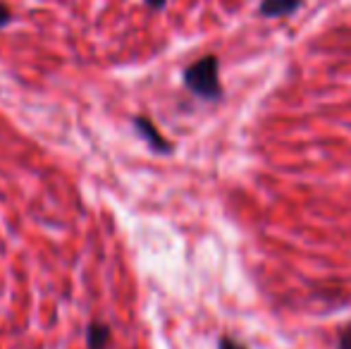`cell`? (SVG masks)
I'll return each instance as SVG.
<instances>
[{"label": "cell", "mask_w": 351, "mask_h": 349, "mask_svg": "<svg viewBox=\"0 0 351 349\" xmlns=\"http://www.w3.org/2000/svg\"><path fill=\"white\" fill-rule=\"evenodd\" d=\"M337 349H351V323L344 328V333L339 335V342H337Z\"/></svg>", "instance_id": "cell-6"}, {"label": "cell", "mask_w": 351, "mask_h": 349, "mask_svg": "<svg viewBox=\"0 0 351 349\" xmlns=\"http://www.w3.org/2000/svg\"><path fill=\"white\" fill-rule=\"evenodd\" d=\"M134 127H136V132H139L141 139L146 141L153 151H158V154H170L172 151V144L167 139H162V134L156 130V125H153L148 117H136Z\"/></svg>", "instance_id": "cell-2"}, {"label": "cell", "mask_w": 351, "mask_h": 349, "mask_svg": "<svg viewBox=\"0 0 351 349\" xmlns=\"http://www.w3.org/2000/svg\"><path fill=\"white\" fill-rule=\"evenodd\" d=\"M10 17H12V12H10V8L5 3H0V27H5V24L10 22Z\"/></svg>", "instance_id": "cell-7"}, {"label": "cell", "mask_w": 351, "mask_h": 349, "mask_svg": "<svg viewBox=\"0 0 351 349\" xmlns=\"http://www.w3.org/2000/svg\"><path fill=\"white\" fill-rule=\"evenodd\" d=\"M217 349H246L244 345H241V342H237L234 337H220V340H217Z\"/></svg>", "instance_id": "cell-5"}, {"label": "cell", "mask_w": 351, "mask_h": 349, "mask_svg": "<svg viewBox=\"0 0 351 349\" xmlns=\"http://www.w3.org/2000/svg\"><path fill=\"white\" fill-rule=\"evenodd\" d=\"M165 3H167V0H146V5H148V8H153V10L165 8Z\"/></svg>", "instance_id": "cell-8"}, {"label": "cell", "mask_w": 351, "mask_h": 349, "mask_svg": "<svg viewBox=\"0 0 351 349\" xmlns=\"http://www.w3.org/2000/svg\"><path fill=\"white\" fill-rule=\"evenodd\" d=\"M304 0H263L258 8V12L263 17H289L291 12L301 8Z\"/></svg>", "instance_id": "cell-3"}, {"label": "cell", "mask_w": 351, "mask_h": 349, "mask_svg": "<svg viewBox=\"0 0 351 349\" xmlns=\"http://www.w3.org/2000/svg\"><path fill=\"white\" fill-rule=\"evenodd\" d=\"M110 328L103 321H93L91 326L86 328V347L88 349H108L110 345Z\"/></svg>", "instance_id": "cell-4"}, {"label": "cell", "mask_w": 351, "mask_h": 349, "mask_svg": "<svg viewBox=\"0 0 351 349\" xmlns=\"http://www.w3.org/2000/svg\"><path fill=\"white\" fill-rule=\"evenodd\" d=\"M220 62L215 56H204L201 60H196L194 65H189L184 70V84L191 93H196L199 98L206 101H217L222 96L220 86Z\"/></svg>", "instance_id": "cell-1"}]
</instances>
